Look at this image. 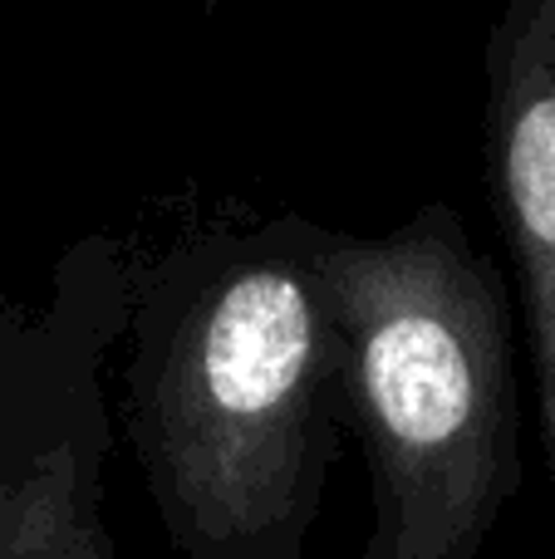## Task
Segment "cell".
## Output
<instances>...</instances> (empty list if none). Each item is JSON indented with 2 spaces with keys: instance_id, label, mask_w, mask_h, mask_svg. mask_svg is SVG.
<instances>
[{
  "instance_id": "1",
  "label": "cell",
  "mask_w": 555,
  "mask_h": 559,
  "mask_svg": "<svg viewBox=\"0 0 555 559\" xmlns=\"http://www.w3.org/2000/svg\"><path fill=\"white\" fill-rule=\"evenodd\" d=\"M330 255L334 226L275 212L133 265L123 413L192 545L281 550L320 496L350 423Z\"/></svg>"
},
{
  "instance_id": "3",
  "label": "cell",
  "mask_w": 555,
  "mask_h": 559,
  "mask_svg": "<svg viewBox=\"0 0 555 559\" xmlns=\"http://www.w3.org/2000/svg\"><path fill=\"white\" fill-rule=\"evenodd\" d=\"M482 157L517 261L531 368L555 476V0H507L482 55Z\"/></svg>"
},
{
  "instance_id": "2",
  "label": "cell",
  "mask_w": 555,
  "mask_h": 559,
  "mask_svg": "<svg viewBox=\"0 0 555 559\" xmlns=\"http://www.w3.org/2000/svg\"><path fill=\"white\" fill-rule=\"evenodd\" d=\"M344 403L374 462V559H468L517 486L507 285L448 202L383 236L334 231Z\"/></svg>"
}]
</instances>
